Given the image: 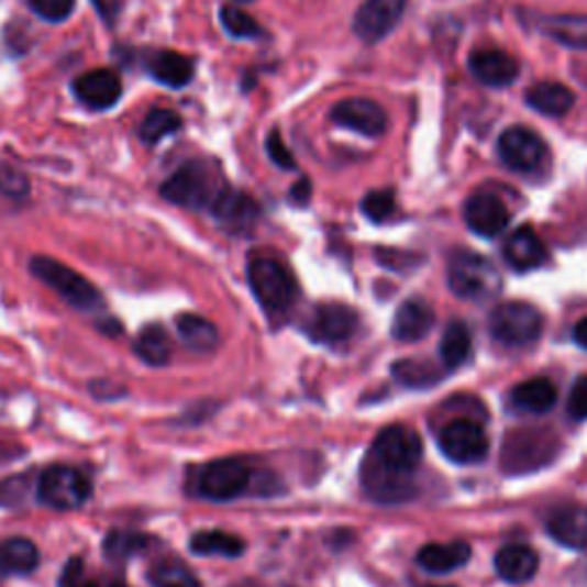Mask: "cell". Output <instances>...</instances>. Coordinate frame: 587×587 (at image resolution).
Instances as JSON below:
<instances>
[{
	"label": "cell",
	"mask_w": 587,
	"mask_h": 587,
	"mask_svg": "<svg viewBox=\"0 0 587 587\" xmlns=\"http://www.w3.org/2000/svg\"><path fill=\"white\" fill-rule=\"evenodd\" d=\"M422 439L405 424H392L375 439L363 468L365 491L379 502L411 498V477L422 462Z\"/></svg>",
	"instance_id": "obj_1"
},
{
	"label": "cell",
	"mask_w": 587,
	"mask_h": 587,
	"mask_svg": "<svg viewBox=\"0 0 587 587\" xmlns=\"http://www.w3.org/2000/svg\"><path fill=\"white\" fill-rule=\"evenodd\" d=\"M225 189L228 186L221 168L204 162V158H196V162L184 164L162 184V196L177 207L211 209Z\"/></svg>",
	"instance_id": "obj_2"
},
{
	"label": "cell",
	"mask_w": 587,
	"mask_h": 587,
	"mask_svg": "<svg viewBox=\"0 0 587 587\" xmlns=\"http://www.w3.org/2000/svg\"><path fill=\"white\" fill-rule=\"evenodd\" d=\"M447 285L459 299L473 303L494 301L502 289V276L485 255L470 251L452 253L447 262Z\"/></svg>",
	"instance_id": "obj_3"
},
{
	"label": "cell",
	"mask_w": 587,
	"mask_h": 587,
	"mask_svg": "<svg viewBox=\"0 0 587 587\" xmlns=\"http://www.w3.org/2000/svg\"><path fill=\"white\" fill-rule=\"evenodd\" d=\"M248 283L255 299L269 314H280L297 301L299 285L285 264L272 257H255L248 264Z\"/></svg>",
	"instance_id": "obj_4"
},
{
	"label": "cell",
	"mask_w": 587,
	"mask_h": 587,
	"mask_svg": "<svg viewBox=\"0 0 587 587\" xmlns=\"http://www.w3.org/2000/svg\"><path fill=\"white\" fill-rule=\"evenodd\" d=\"M31 272L37 276L42 283H46L53 291L60 294V297L76 310L92 312L103 306L101 291L86 280L81 274H76L69 269L67 264L53 259V257H33L31 259Z\"/></svg>",
	"instance_id": "obj_5"
},
{
	"label": "cell",
	"mask_w": 587,
	"mask_h": 587,
	"mask_svg": "<svg viewBox=\"0 0 587 587\" xmlns=\"http://www.w3.org/2000/svg\"><path fill=\"white\" fill-rule=\"evenodd\" d=\"M35 494L37 500L51 507V510L69 512L78 510V507H84L88 502L92 487L90 479L81 470L69 466H51L40 475Z\"/></svg>",
	"instance_id": "obj_6"
},
{
	"label": "cell",
	"mask_w": 587,
	"mask_h": 587,
	"mask_svg": "<svg viewBox=\"0 0 587 587\" xmlns=\"http://www.w3.org/2000/svg\"><path fill=\"white\" fill-rule=\"evenodd\" d=\"M196 494L211 502H230L251 487V468L242 459H217L196 473Z\"/></svg>",
	"instance_id": "obj_7"
},
{
	"label": "cell",
	"mask_w": 587,
	"mask_h": 587,
	"mask_svg": "<svg viewBox=\"0 0 587 587\" xmlns=\"http://www.w3.org/2000/svg\"><path fill=\"white\" fill-rule=\"evenodd\" d=\"M489 329L491 335L505 346H528L542 335L544 322L538 308H532L530 303L512 301L498 306L491 312Z\"/></svg>",
	"instance_id": "obj_8"
},
{
	"label": "cell",
	"mask_w": 587,
	"mask_h": 587,
	"mask_svg": "<svg viewBox=\"0 0 587 587\" xmlns=\"http://www.w3.org/2000/svg\"><path fill=\"white\" fill-rule=\"evenodd\" d=\"M439 447L443 455L462 466L485 462L489 455V436L485 427L470 420V418H457L447 422L439 434Z\"/></svg>",
	"instance_id": "obj_9"
},
{
	"label": "cell",
	"mask_w": 587,
	"mask_h": 587,
	"mask_svg": "<svg viewBox=\"0 0 587 587\" xmlns=\"http://www.w3.org/2000/svg\"><path fill=\"white\" fill-rule=\"evenodd\" d=\"M498 156L512 173L535 175L544 168L549 149L535 131L512 126L498 139Z\"/></svg>",
	"instance_id": "obj_10"
},
{
	"label": "cell",
	"mask_w": 587,
	"mask_h": 587,
	"mask_svg": "<svg viewBox=\"0 0 587 587\" xmlns=\"http://www.w3.org/2000/svg\"><path fill=\"white\" fill-rule=\"evenodd\" d=\"M405 8L407 0H365L354 16V33L367 44H377L395 31Z\"/></svg>",
	"instance_id": "obj_11"
},
{
	"label": "cell",
	"mask_w": 587,
	"mask_h": 587,
	"mask_svg": "<svg viewBox=\"0 0 587 587\" xmlns=\"http://www.w3.org/2000/svg\"><path fill=\"white\" fill-rule=\"evenodd\" d=\"M510 209H507V204L496 193L477 191L464 202V221L477 236H500L507 225H510Z\"/></svg>",
	"instance_id": "obj_12"
},
{
	"label": "cell",
	"mask_w": 587,
	"mask_h": 587,
	"mask_svg": "<svg viewBox=\"0 0 587 587\" xmlns=\"http://www.w3.org/2000/svg\"><path fill=\"white\" fill-rule=\"evenodd\" d=\"M331 120L344 129H352L356 133H363L367 139H377L384 136L388 129V115L381 109L379 103L372 99L354 97V99H344L333 106Z\"/></svg>",
	"instance_id": "obj_13"
},
{
	"label": "cell",
	"mask_w": 587,
	"mask_h": 587,
	"mask_svg": "<svg viewBox=\"0 0 587 587\" xmlns=\"http://www.w3.org/2000/svg\"><path fill=\"white\" fill-rule=\"evenodd\" d=\"M74 95L90 111H109L122 97V81L113 69H92L76 78Z\"/></svg>",
	"instance_id": "obj_14"
},
{
	"label": "cell",
	"mask_w": 587,
	"mask_h": 587,
	"mask_svg": "<svg viewBox=\"0 0 587 587\" xmlns=\"http://www.w3.org/2000/svg\"><path fill=\"white\" fill-rule=\"evenodd\" d=\"M525 21L544 37L567 48L587 51V14H528Z\"/></svg>",
	"instance_id": "obj_15"
},
{
	"label": "cell",
	"mask_w": 587,
	"mask_h": 587,
	"mask_svg": "<svg viewBox=\"0 0 587 587\" xmlns=\"http://www.w3.org/2000/svg\"><path fill=\"white\" fill-rule=\"evenodd\" d=\"M468 69L483 86L507 88L519 78V63L498 48H477L468 58Z\"/></svg>",
	"instance_id": "obj_16"
},
{
	"label": "cell",
	"mask_w": 587,
	"mask_h": 587,
	"mask_svg": "<svg viewBox=\"0 0 587 587\" xmlns=\"http://www.w3.org/2000/svg\"><path fill=\"white\" fill-rule=\"evenodd\" d=\"M358 326V314L342 303H322L314 308L310 319L312 337L322 342H344L354 335Z\"/></svg>",
	"instance_id": "obj_17"
},
{
	"label": "cell",
	"mask_w": 587,
	"mask_h": 587,
	"mask_svg": "<svg viewBox=\"0 0 587 587\" xmlns=\"http://www.w3.org/2000/svg\"><path fill=\"white\" fill-rule=\"evenodd\" d=\"M502 255L514 272H532L549 259V251L532 228L514 230L502 246Z\"/></svg>",
	"instance_id": "obj_18"
},
{
	"label": "cell",
	"mask_w": 587,
	"mask_h": 587,
	"mask_svg": "<svg viewBox=\"0 0 587 587\" xmlns=\"http://www.w3.org/2000/svg\"><path fill=\"white\" fill-rule=\"evenodd\" d=\"M211 213L225 230L230 232H246L255 225L259 217V207L253 198H248L242 191L225 189L217 202L211 204Z\"/></svg>",
	"instance_id": "obj_19"
},
{
	"label": "cell",
	"mask_w": 587,
	"mask_h": 587,
	"mask_svg": "<svg viewBox=\"0 0 587 587\" xmlns=\"http://www.w3.org/2000/svg\"><path fill=\"white\" fill-rule=\"evenodd\" d=\"M436 314L432 306L422 299H407L399 306L395 319H392V337L397 342H420L424 335H430L434 329Z\"/></svg>",
	"instance_id": "obj_20"
},
{
	"label": "cell",
	"mask_w": 587,
	"mask_h": 587,
	"mask_svg": "<svg viewBox=\"0 0 587 587\" xmlns=\"http://www.w3.org/2000/svg\"><path fill=\"white\" fill-rule=\"evenodd\" d=\"M147 71L154 81L168 88H184L193 81V60L181 56L177 51H156L147 60Z\"/></svg>",
	"instance_id": "obj_21"
},
{
	"label": "cell",
	"mask_w": 587,
	"mask_h": 587,
	"mask_svg": "<svg viewBox=\"0 0 587 587\" xmlns=\"http://www.w3.org/2000/svg\"><path fill=\"white\" fill-rule=\"evenodd\" d=\"M496 572L507 583H528L540 569V555L525 544H510L498 551Z\"/></svg>",
	"instance_id": "obj_22"
},
{
	"label": "cell",
	"mask_w": 587,
	"mask_h": 587,
	"mask_svg": "<svg viewBox=\"0 0 587 587\" xmlns=\"http://www.w3.org/2000/svg\"><path fill=\"white\" fill-rule=\"evenodd\" d=\"M470 560V546L466 542L427 544L418 551V565L430 574H450L464 567Z\"/></svg>",
	"instance_id": "obj_23"
},
{
	"label": "cell",
	"mask_w": 587,
	"mask_h": 587,
	"mask_svg": "<svg viewBox=\"0 0 587 587\" xmlns=\"http://www.w3.org/2000/svg\"><path fill=\"white\" fill-rule=\"evenodd\" d=\"M551 538L569 549H587V507H565L549 519Z\"/></svg>",
	"instance_id": "obj_24"
},
{
	"label": "cell",
	"mask_w": 587,
	"mask_h": 587,
	"mask_svg": "<svg viewBox=\"0 0 587 587\" xmlns=\"http://www.w3.org/2000/svg\"><path fill=\"white\" fill-rule=\"evenodd\" d=\"M574 92L563 86V84H553V81H544L532 86L525 95V103L530 106L532 111H538L546 118H563L572 111L574 106Z\"/></svg>",
	"instance_id": "obj_25"
},
{
	"label": "cell",
	"mask_w": 587,
	"mask_h": 587,
	"mask_svg": "<svg viewBox=\"0 0 587 587\" xmlns=\"http://www.w3.org/2000/svg\"><path fill=\"white\" fill-rule=\"evenodd\" d=\"M557 402V388L553 381L540 377L512 388L510 405L523 413H546Z\"/></svg>",
	"instance_id": "obj_26"
},
{
	"label": "cell",
	"mask_w": 587,
	"mask_h": 587,
	"mask_svg": "<svg viewBox=\"0 0 587 587\" xmlns=\"http://www.w3.org/2000/svg\"><path fill=\"white\" fill-rule=\"evenodd\" d=\"M40 567V549L29 538L0 542V572L5 576H29Z\"/></svg>",
	"instance_id": "obj_27"
},
{
	"label": "cell",
	"mask_w": 587,
	"mask_h": 587,
	"mask_svg": "<svg viewBox=\"0 0 587 587\" xmlns=\"http://www.w3.org/2000/svg\"><path fill=\"white\" fill-rule=\"evenodd\" d=\"M177 333L181 342L196 354H211L219 346V329L200 314H191V312L179 314Z\"/></svg>",
	"instance_id": "obj_28"
},
{
	"label": "cell",
	"mask_w": 587,
	"mask_h": 587,
	"mask_svg": "<svg viewBox=\"0 0 587 587\" xmlns=\"http://www.w3.org/2000/svg\"><path fill=\"white\" fill-rule=\"evenodd\" d=\"M133 352L141 356L143 363L152 367H164L173 356V340L162 324H149L133 342Z\"/></svg>",
	"instance_id": "obj_29"
},
{
	"label": "cell",
	"mask_w": 587,
	"mask_h": 587,
	"mask_svg": "<svg viewBox=\"0 0 587 587\" xmlns=\"http://www.w3.org/2000/svg\"><path fill=\"white\" fill-rule=\"evenodd\" d=\"M147 549H149V538L145 532L126 528L111 530L101 544L103 557L111 560V563H126V560L145 553Z\"/></svg>",
	"instance_id": "obj_30"
},
{
	"label": "cell",
	"mask_w": 587,
	"mask_h": 587,
	"mask_svg": "<svg viewBox=\"0 0 587 587\" xmlns=\"http://www.w3.org/2000/svg\"><path fill=\"white\" fill-rule=\"evenodd\" d=\"M441 361L445 369H459L473 352V335L464 322H450L441 337Z\"/></svg>",
	"instance_id": "obj_31"
},
{
	"label": "cell",
	"mask_w": 587,
	"mask_h": 587,
	"mask_svg": "<svg viewBox=\"0 0 587 587\" xmlns=\"http://www.w3.org/2000/svg\"><path fill=\"white\" fill-rule=\"evenodd\" d=\"M191 551L196 555H221V557H239L244 555L246 544L242 538L230 535L225 530H202L191 538Z\"/></svg>",
	"instance_id": "obj_32"
},
{
	"label": "cell",
	"mask_w": 587,
	"mask_h": 587,
	"mask_svg": "<svg viewBox=\"0 0 587 587\" xmlns=\"http://www.w3.org/2000/svg\"><path fill=\"white\" fill-rule=\"evenodd\" d=\"M152 587H202L198 576L179 560H158L147 569Z\"/></svg>",
	"instance_id": "obj_33"
},
{
	"label": "cell",
	"mask_w": 587,
	"mask_h": 587,
	"mask_svg": "<svg viewBox=\"0 0 587 587\" xmlns=\"http://www.w3.org/2000/svg\"><path fill=\"white\" fill-rule=\"evenodd\" d=\"M392 375L407 388H430L441 381V372L430 361H399L392 367Z\"/></svg>",
	"instance_id": "obj_34"
},
{
	"label": "cell",
	"mask_w": 587,
	"mask_h": 587,
	"mask_svg": "<svg viewBox=\"0 0 587 587\" xmlns=\"http://www.w3.org/2000/svg\"><path fill=\"white\" fill-rule=\"evenodd\" d=\"M60 587H126L122 578L90 574L81 557H71L63 569Z\"/></svg>",
	"instance_id": "obj_35"
},
{
	"label": "cell",
	"mask_w": 587,
	"mask_h": 587,
	"mask_svg": "<svg viewBox=\"0 0 587 587\" xmlns=\"http://www.w3.org/2000/svg\"><path fill=\"white\" fill-rule=\"evenodd\" d=\"M179 129H181V118L175 111L156 109L141 124V141L147 145H156L166 136H173Z\"/></svg>",
	"instance_id": "obj_36"
},
{
	"label": "cell",
	"mask_w": 587,
	"mask_h": 587,
	"mask_svg": "<svg viewBox=\"0 0 587 587\" xmlns=\"http://www.w3.org/2000/svg\"><path fill=\"white\" fill-rule=\"evenodd\" d=\"M221 23H223L225 33L234 40H257L264 35L262 25L251 14L232 5H225L221 10Z\"/></svg>",
	"instance_id": "obj_37"
},
{
	"label": "cell",
	"mask_w": 587,
	"mask_h": 587,
	"mask_svg": "<svg viewBox=\"0 0 587 587\" xmlns=\"http://www.w3.org/2000/svg\"><path fill=\"white\" fill-rule=\"evenodd\" d=\"M363 213L375 223H384L392 217L395 211V196L392 191H372L363 198Z\"/></svg>",
	"instance_id": "obj_38"
},
{
	"label": "cell",
	"mask_w": 587,
	"mask_h": 587,
	"mask_svg": "<svg viewBox=\"0 0 587 587\" xmlns=\"http://www.w3.org/2000/svg\"><path fill=\"white\" fill-rule=\"evenodd\" d=\"M31 10L51 23H58L71 16L74 8H76V0H29Z\"/></svg>",
	"instance_id": "obj_39"
},
{
	"label": "cell",
	"mask_w": 587,
	"mask_h": 587,
	"mask_svg": "<svg viewBox=\"0 0 587 587\" xmlns=\"http://www.w3.org/2000/svg\"><path fill=\"white\" fill-rule=\"evenodd\" d=\"M31 485L29 477L25 475H14L0 483V505L3 507H16L25 500V494H29Z\"/></svg>",
	"instance_id": "obj_40"
},
{
	"label": "cell",
	"mask_w": 587,
	"mask_h": 587,
	"mask_svg": "<svg viewBox=\"0 0 587 587\" xmlns=\"http://www.w3.org/2000/svg\"><path fill=\"white\" fill-rule=\"evenodd\" d=\"M266 154H269L272 162L283 170L297 168V162H294V156L289 154V149H287L285 141L280 139L278 131H272L269 139H266Z\"/></svg>",
	"instance_id": "obj_41"
},
{
	"label": "cell",
	"mask_w": 587,
	"mask_h": 587,
	"mask_svg": "<svg viewBox=\"0 0 587 587\" xmlns=\"http://www.w3.org/2000/svg\"><path fill=\"white\" fill-rule=\"evenodd\" d=\"M0 191L12 198H23L29 193V179H25L19 170L0 166Z\"/></svg>",
	"instance_id": "obj_42"
},
{
	"label": "cell",
	"mask_w": 587,
	"mask_h": 587,
	"mask_svg": "<svg viewBox=\"0 0 587 587\" xmlns=\"http://www.w3.org/2000/svg\"><path fill=\"white\" fill-rule=\"evenodd\" d=\"M567 411L572 420H587V377H580L572 392H569V402Z\"/></svg>",
	"instance_id": "obj_43"
},
{
	"label": "cell",
	"mask_w": 587,
	"mask_h": 587,
	"mask_svg": "<svg viewBox=\"0 0 587 587\" xmlns=\"http://www.w3.org/2000/svg\"><path fill=\"white\" fill-rule=\"evenodd\" d=\"M92 5H95V10L99 12V16H101L106 23H109V25H113V23L118 21L120 8H122L120 0H92Z\"/></svg>",
	"instance_id": "obj_44"
},
{
	"label": "cell",
	"mask_w": 587,
	"mask_h": 587,
	"mask_svg": "<svg viewBox=\"0 0 587 587\" xmlns=\"http://www.w3.org/2000/svg\"><path fill=\"white\" fill-rule=\"evenodd\" d=\"M310 193H312V184H310L308 177H303V179H299L297 184H294V189H291L289 196H291V200L297 202V204H308Z\"/></svg>",
	"instance_id": "obj_45"
},
{
	"label": "cell",
	"mask_w": 587,
	"mask_h": 587,
	"mask_svg": "<svg viewBox=\"0 0 587 587\" xmlns=\"http://www.w3.org/2000/svg\"><path fill=\"white\" fill-rule=\"evenodd\" d=\"M574 340L578 346H583V350H587V317L580 319V322L576 324L574 329Z\"/></svg>",
	"instance_id": "obj_46"
},
{
	"label": "cell",
	"mask_w": 587,
	"mask_h": 587,
	"mask_svg": "<svg viewBox=\"0 0 587 587\" xmlns=\"http://www.w3.org/2000/svg\"><path fill=\"white\" fill-rule=\"evenodd\" d=\"M430 587H457V585H430Z\"/></svg>",
	"instance_id": "obj_47"
},
{
	"label": "cell",
	"mask_w": 587,
	"mask_h": 587,
	"mask_svg": "<svg viewBox=\"0 0 587 587\" xmlns=\"http://www.w3.org/2000/svg\"><path fill=\"white\" fill-rule=\"evenodd\" d=\"M242 3H248V0H242Z\"/></svg>",
	"instance_id": "obj_48"
}]
</instances>
